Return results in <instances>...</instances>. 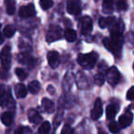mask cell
<instances>
[{
	"label": "cell",
	"instance_id": "6da1fadb",
	"mask_svg": "<svg viewBox=\"0 0 134 134\" xmlns=\"http://www.w3.org/2000/svg\"><path fill=\"white\" fill-rule=\"evenodd\" d=\"M97 54L96 52H89L87 54H80L78 56V63L85 69H91L95 66L97 60Z\"/></svg>",
	"mask_w": 134,
	"mask_h": 134
},
{
	"label": "cell",
	"instance_id": "7a4b0ae2",
	"mask_svg": "<svg viewBox=\"0 0 134 134\" xmlns=\"http://www.w3.org/2000/svg\"><path fill=\"white\" fill-rule=\"evenodd\" d=\"M11 47L10 45H7L3 48L0 52V61H1V66L4 70L8 71L11 66Z\"/></svg>",
	"mask_w": 134,
	"mask_h": 134
},
{
	"label": "cell",
	"instance_id": "3957f363",
	"mask_svg": "<svg viewBox=\"0 0 134 134\" xmlns=\"http://www.w3.org/2000/svg\"><path fill=\"white\" fill-rule=\"evenodd\" d=\"M103 43H104L105 47H106L108 51L113 52L116 56L120 54L121 45H122V43L119 42V41H115V40L111 39V38H107V39H105L104 41H103Z\"/></svg>",
	"mask_w": 134,
	"mask_h": 134
},
{
	"label": "cell",
	"instance_id": "277c9868",
	"mask_svg": "<svg viewBox=\"0 0 134 134\" xmlns=\"http://www.w3.org/2000/svg\"><path fill=\"white\" fill-rule=\"evenodd\" d=\"M119 79H120V74L118 71L117 68L114 66L109 68L108 73H107V80L109 83L110 86H115L119 83Z\"/></svg>",
	"mask_w": 134,
	"mask_h": 134
},
{
	"label": "cell",
	"instance_id": "5b68a950",
	"mask_svg": "<svg viewBox=\"0 0 134 134\" xmlns=\"http://www.w3.org/2000/svg\"><path fill=\"white\" fill-rule=\"evenodd\" d=\"M11 100V94L8 88H7L5 86H0V106L4 108L8 106Z\"/></svg>",
	"mask_w": 134,
	"mask_h": 134
},
{
	"label": "cell",
	"instance_id": "8992f818",
	"mask_svg": "<svg viewBox=\"0 0 134 134\" xmlns=\"http://www.w3.org/2000/svg\"><path fill=\"white\" fill-rule=\"evenodd\" d=\"M62 35V30L60 27L58 26H51L49 30L47 31L46 40L48 42H52L54 41H57L60 39Z\"/></svg>",
	"mask_w": 134,
	"mask_h": 134
},
{
	"label": "cell",
	"instance_id": "52a82bcc",
	"mask_svg": "<svg viewBox=\"0 0 134 134\" xmlns=\"http://www.w3.org/2000/svg\"><path fill=\"white\" fill-rule=\"evenodd\" d=\"M79 24H80V30L81 33L86 35V34L90 33V31L92 30L93 28V24H92V19H90V17L86 16V17L82 18L79 21Z\"/></svg>",
	"mask_w": 134,
	"mask_h": 134
},
{
	"label": "cell",
	"instance_id": "ba28073f",
	"mask_svg": "<svg viewBox=\"0 0 134 134\" xmlns=\"http://www.w3.org/2000/svg\"><path fill=\"white\" fill-rule=\"evenodd\" d=\"M81 5L78 0H69L67 3V12L71 15H79L81 13Z\"/></svg>",
	"mask_w": 134,
	"mask_h": 134
},
{
	"label": "cell",
	"instance_id": "9c48e42d",
	"mask_svg": "<svg viewBox=\"0 0 134 134\" xmlns=\"http://www.w3.org/2000/svg\"><path fill=\"white\" fill-rule=\"evenodd\" d=\"M110 29V33L111 34H122L123 30H124V23L121 19L119 20H114L109 25Z\"/></svg>",
	"mask_w": 134,
	"mask_h": 134
},
{
	"label": "cell",
	"instance_id": "30bf717a",
	"mask_svg": "<svg viewBox=\"0 0 134 134\" xmlns=\"http://www.w3.org/2000/svg\"><path fill=\"white\" fill-rule=\"evenodd\" d=\"M102 114H103L102 102H101V99L97 98L95 102L93 109L91 110V118L93 119H97L102 116Z\"/></svg>",
	"mask_w": 134,
	"mask_h": 134
},
{
	"label": "cell",
	"instance_id": "8fae6325",
	"mask_svg": "<svg viewBox=\"0 0 134 134\" xmlns=\"http://www.w3.org/2000/svg\"><path fill=\"white\" fill-rule=\"evenodd\" d=\"M132 119H133V116L130 113V111L126 112L125 114H123L122 116H120L119 119V125L120 128L125 129L128 126H130L132 122Z\"/></svg>",
	"mask_w": 134,
	"mask_h": 134
},
{
	"label": "cell",
	"instance_id": "7c38bea8",
	"mask_svg": "<svg viewBox=\"0 0 134 134\" xmlns=\"http://www.w3.org/2000/svg\"><path fill=\"white\" fill-rule=\"evenodd\" d=\"M35 8H34V6L32 4H30L28 6H24L21 7V8L19 9V17L21 18H30L32 17V16L35 15Z\"/></svg>",
	"mask_w": 134,
	"mask_h": 134
},
{
	"label": "cell",
	"instance_id": "4fadbf2b",
	"mask_svg": "<svg viewBox=\"0 0 134 134\" xmlns=\"http://www.w3.org/2000/svg\"><path fill=\"white\" fill-rule=\"evenodd\" d=\"M47 59L50 66L52 68H56L59 64V53L55 51H52L47 54Z\"/></svg>",
	"mask_w": 134,
	"mask_h": 134
},
{
	"label": "cell",
	"instance_id": "5bb4252c",
	"mask_svg": "<svg viewBox=\"0 0 134 134\" xmlns=\"http://www.w3.org/2000/svg\"><path fill=\"white\" fill-rule=\"evenodd\" d=\"M29 120L33 124H39L41 121V117L35 109H30L28 113Z\"/></svg>",
	"mask_w": 134,
	"mask_h": 134
},
{
	"label": "cell",
	"instance_id": "9a60e30c",
	"mask_svg": "<svg viewBox=\"0 0 134 134\" xmlns=\"http://www.w3.org/2000/svg\"><path fill=\"white\" fill-rule=\"evenodd\" d=\"M1 121L6 126H10L13 123V113L12 112H4L1 115Z\"/></svg>",
	"mask_w": 134,
	"mask_h": 134
},
{
	"label": "cell",
	"instance_id": "2e32d148",
	"mask_svg": "<svg viewBox=\"0 0 134 134\" xmlns=\"http://www.w3.org/2000/svg\"><path fill=\"white\" fill-rule=\"evenodd\" d=\"M15 93L19 98H23V97H25L27 96L28 90L26 89V87H25V86L23 84H18L15 86Z\"/></svg>",
	"mask_w": 134,
	"mask_h": 134
},
{
	"label": "cell",
	"instance_id": "e0dca14e",
	"mask_svg": "<svg viewBox=\"0 0 134 134\" xmlns=\"http://www.w3.org/2000/svg\"><path fill=\"white\" fill-rule=\"evenodd\" d=\"M77 37V34L76 31L73 29H66L64 31V38L66 39L67 41H69V42H73L76 40Z\"/></svg>",
	"mask_w": 134,
	"mask_h": 134
},
{
	"label": "cell",
	"instance_id": "ac0fdd59",
	"mask_svg": "<svg viewBox=\"0 0 134 134\" xmlns=\"http://www.w3.org/2000/svg\"><path fill=\"white\" fill-rule=\"evenodd\" d=\"M41 104H42V107L44 108V110L48 113H52V112L54 111V104L52 101H51L50 99L48 98H43L42 101H41Z\"/></svg>",
	"mask_w": 134,
	"mask_h": 134
},
{
	"label": "cell",
	"instance_id": "d6986e66",
	"mask_svg": "<svg viewBox=\"0 0 134 134\" xmlns=\"http://www.w3.org/2000/svg\"><path fill=\"white\" fill-rule=\"evenodd\" d=\"M106 114L108 119H113L115 118L116 114H117V107L113 104H110L107 107Z\"/></svg>",
	"mask_w": 134,
	"mask_h": 134
},
{
	"label": "cell",
	"instance_id": "ffe728a7",
	"mask_svg": "<svg viewBox=\"0 0 134 134\" xmlns=\"http://www.w3.org/2000/svg\"><path fill=\"white\" fill-rule=\"evenodd\" d=\"M5 4H6L7 12H8V15H13L16 11L15 0H5Z\"/></svg>",
	"mask_w": 134,
	"mask_h": 134
},
{
	"label": "cell",
	"instance_id": "44dd1931",
	"mask_svg": "<svg viewBox=\"0 0 134 134\" xmlns=\"http://www.w3.org/2000/svg\"><path fill=\"white\" fill-rule=\"evenodd\" d=\"M28 89L31 94H37L38 92L40 91V89H41V85H40V83L36 80L31 81V82L29 84Z\"/></svg>",
	"mask_w": 134,
	"mask_h": 134
},
{
	"label": "cell",
	"instance_id": "7402d4cb",
	"mask_svg": "<svg viewBox=\"0 0 134 134\" xmlns=\"http://www.w3.org/2000/svg\"><path fill=\"white\" fill-rule=\"evenodd\" d=\"M114 0H104L103 2V10L106 13H111L113 10Z\"/></svg>",
	"mask_w": 134,
	"mask_h": 134
},
{
	"label": "cell",
	"instance_id": "603a6c76",
	"mask_svg": "<svg viewBox=\"0 0 134 134\" xmlns=\"http://www.w3.org/2000/svg\"><path fill=\"white\" fill-rule=\"evenodd\" d=\"M15 32H16V29H15V27L12 26V25H8V26L5 27L4 35L6 36V37H8V38L12 37V36L15 34Z\"/></svg>",
	"mask_w": 134,
	"mask_h": 134
},
{
	"label": "cell",
	"instance_id": "cb8c5ba5",
	"mask_svg": "<svg viewBox=\"0 0 134 134\" xmlns=\"http://www.w3.org/2000/svg\"><path fill=\"white\" fill-rule=\"evenodd\" d=\"M51 130V124L50 122L48 121H44V122L41 124V126L40 127L39 129V133H43V134H46L49 133Z\"/></svg>",
	"mask_w": 134,
	"mask_h": 134
},
{
	"label": "cell",
	"instance_id": "d4e9b609",
	"mask_svg": "<svg viewBox=\"0 0 134 134\" xmlns=\"http://www.w3.org/2000/svg\"><path fill=\"white\" fill-rule=\"evenodd\" d=\"M53 5L52 0H40V6L43 10H47L51 8Z\"/></svg>",
	"mask_w": 134,
	"mask_h": 134
},
{
	"label": "cell",
	"instance_id": "484cf974",
	"mask_svg": "<svg viewBox=\"0 0 134 134\" xmlns=\"http://www.w3.org/2000/svg\"><path fill=\"white\" fill-rule=\"evenodd\" d=\"M15 73H16V75H17L18 78L20 81H23L27 78V72L25 71L24 69H22V68H17Z\"/></svg>",
	"mask_w": 134,
	"mask_h": 134
},
{
	"label": "cell",
	"instance_id": "4316f807",
	"mask_svg": "<svg viewBox=\"0 0 134 134\" xmlns=\"http://www.w3.org/2000/svg\"><path fill=\"white\" fill-rule=\"evenodd\" d=\"M108 129H109L110 132H112V133H117V132L119 131L120 127H119V123L115 122V121H112V122H110L109 125H108Z\"/></svg>",
	"mask_w": 134,
	"mask_h": 134
},
{
	"label": "cell",
	"instance_id": "83f0119b",
	"mask_svg": "<svg viewBox=\"0 0 134 134\" xmlns=\"http://www.w3.org/2000/svg\"><path fill=\"white\" fill-rule=\"evenodd\" d=\"M128 8V4H127L126 0H118L117 1V8L119 11H124Z\"/></svg>",
	"mask_w": 134,
	"mask_h": 134
},
{
	"label": "cell",
	"instance_id": "f1b7e54d",
	"mask_svg": "<svg viewBox=\"0 0 134 134\" xmlns=\"http://www.w3.org/2000/svg\"><path fill=\"white\" fill-rule=\"evenodd\" d=\"M105 82V77L102 74H97L95 76V83L97 86H102Z\"/></svg>",
	"mask_w": 134,
	"mask_h": 134
},
{
	"label": "cell",
	"instance_id": "f546056e",
	"mask_svg": "<svg viewBox=\"0 0 134 134\" xmlns=\"http://www.w3.org/2000/svg\"><path fill=\"white\" fill-rule=\"evenodd\" d=\"M127 99L130 101L134 100V86L130 87V90L128 91V93H127Z\"/></svg>",
	"mask_w": 134,
	"mask_h": 134
},
{
	"label": "cell",
	"instance_id": "4dcf8cb0",
	"mask_svg": "<svg viewBox=\"0 0 134 134\" xmlns=\"http://www.w3.org/2000/svg\"><path fill=\"white\" fill-rule=\"evenodd\" d=\"M98 24H99V26H100V28H102V29L106 28L107 19H105V18H100V19H99V20H98Z\"/></svg>",
	"mask_w": 134,
	"mask_h": 134
},
{
	"label": "cell",
	"instance_id": "1f68e13d",
	"mask_svg": "<svg viewBox=\"0 0 134 134\" xmlns=\"http://www.w3.org/2000/svg\"><path fill=\"white\" fill-rule=\"evenodd\" d=\"M73 132V130H72L71 128H70V126L68 127L67 125H65L64 127H63V129L62 130V133H72Z\"/></svg>",
	"mask_w": 134,
	"mask_h": 134
},
{
	"label": "cell",
	"instance_id": "d6a6232c",
	"mask_svg": "<svg viewBox=\"0 0 134 134\" xmlns=\"http://www.w3.org/2000/svg\"><path fill=\"white\" fill-rule=\"evenodd\" d=\"M3 41H4V38H3L2 33H1V32H0V44H2V43H3Z\"/></svg>",
	"mask_w": 134,
	"mask_h": 134
},
{
	"label": "cell",
	"instance_id": "836d02e7",
	"mask_svg": "<svg viewBox=\"0 0 134 134\" xmlns=\"http://www.w3.org/2000/svg\"><path fill=\"white\" fill-rule=\"evenodd\" d=\"M133 108H134V106H133Z\"/></svg>",
	"mask_w": 134,
	"mask_h": 134
}]
</instances>
